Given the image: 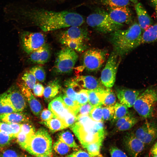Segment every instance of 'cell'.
Instances as JSON below:
<instances>
[{"instance_id":"6da1fadb","label":"cell","mask_w":157,"mask_h":157,"mask_svg":"<svg viewBox=\"0 0 157 157\" xmlns=\"http://www.w3.org/2000/svg\"><path fill=\"white\" fill-rule=\"evenodd\" d=\"M16 10L18 15L44 32L80 26L85 22L81 15L67 11L56 12L41 8L22 9L21 8Z\"/></svg>"},{"instance_id":"7a4b0ae2","label":"cell","mask_w":157,"mask_h":157,"mask_svg":"<svg viewBox=\"0 0 157 157\" xmlns=\"http://www.w3.org/2000/svg\"><path fill=\"white\" fill-rule=\"evenodd\" d=\"M142 30L138 23H133L126 30H117L110 33V41L114 50L120 57L140 45Z\"/></svg>"},{"instance_id":"3957f363","label":"cell","mask_w":157,"mask_h":157,"mask_svg":"<svg viewBox=\"0 0 157 157\" xmlns=\"http://www.w3.org/2000/svg\"><path fill=\"white\" fill-rule=\"evenodd\" d=\"M24 150L36 156H52V141L47 130L39 129L30 137Z\"/></svg>"},{"instance_id":"277c9868","label":"cell","mask_w":157,"mask_h":157,"mask_svg":"<svg viewBox=\"0 0 157 157\" xmlns=\"http://www.w3.org/2000/svg\"><path fill=\"white\" fill-rule=\"evenodd\" d=\"M88 26L100 33H106L121 29L123 24L116 22L110 17L108 13L102 9H97L86 19Z\"/></svg>"},{"instance_id":"5b68a950","label":"cell","mask_w":157,"mask_h":157,"mask_svg":"<svg viewBox=\"0 0 157 157\" xmlns=\"http://www.w3.org/2000/svg\"><path fill=\"white\" fill-rule=\"evenodd\" d=\"M157 103V85L151 86L140 94L133 107L139 115L144 118L153 116Z\"/></svg>"},{"instance_id":"8992f818","label":"cell","mask_w":157,"mask_h":157,"mask_svg":"<svg viewBox=\"0 0 157 157\" xmlns=\"http://www.w3.org/2000/svg\"><path fill=\"white\" fill-rule=\"evenodd\" d=\"M78 58V55L75 50L67 47L63 48L57 54L54 71L58 74L70 73Z\"/></svg>"},{"instance_id":"52a82bcc","label":"cell","mask_w":157,"mask_h":157,"mask_svg":"<svg viewBox=\"0 0 157 157\" xmlns=\"http://www.w3.org/2000/svg\"><path fill=\"white\" fill-rule=\"evenodd\" d=\"M107 52L105 50L93 48L85 51L83 55V65L77 69L83 71L85 69L90 72L99 70L105 61Z\"/></svg>"},{"instance_id":"ba28073f","label":"cell","mask_w":157,"mask_h":157,"mask_svg":"<svg viewBox=\"0 0 157 157\" xmlns=\"http://www.w3.org/2000/svg\"><path fill=\"white\" fill-rule=\"evenodd\" d=\"M119 56L114 51L110 54L101 76V82L106 88H111L114 85L120 62Z\"/></svg>"},{"instance_id":"9c48e42d","label":"cell","mask_w":157,"mask_h":157,"mask_svg":"<svg viewBox=\"0 0 157 157\" xmlns=\"http://www.w3.org/2000/svg\"><path fill=\"white\" fill-rule=\"evenodd\" d=\"M20 38L23 49L28 54L46 44L44 35L40 32L23 31Z\"/></svg>"},{"instance_id":"30bf717a","label":"cell","mask_w":157,"mask_h":157,"mask_svg":"<svg viewBox=\"0 0 157 157\" xmlns=\"http://www.w3.org/2000/svg\"><path fill=\"white\" fill-rule=\"evenodd\" d=\"M0 98L16 112L21 113L26 106V100L20 90L14 88L0 95Z\"/></svg>"},{"instance_id":"8fae6325","label":"cell","mask_w":157,"mask_h":157,"mask_svg":"<svg viewBox=\"0 0 157 157\" xmlns=\"http://www.w3.org/2000/svg\"><path fill=\"white\" fill-rule=\"evenodd\" d=\"M134 134L145 145L151 144L157 138V122L154 121L146 122Z\"/></svg>"},{"instance_id":"7c38bea8","label":"cell","mask_w":157,"mask_h":157,"mask_svg":"<svg viewBox=\"0 0 157 157\" xmlns=\"http://www.w3.org/2000/svg\"><path fill=\"white\" fill-rule=\"evenodd\" d=\"M123 144L129 154L133 157H137L142 152L145 145L132 133H128L124 136Z\"/></svg>"},{"instance_id":"4fadbf2b","label":"cell","mask_w":157,"mask_h":157,"mask_svg":"<svg viewBox=\"0 0 157 157\" xmlns=\"http://www.w3.org/2000/svg\"><path fill=\"white\" fill-rule=\"evenodd\" d=\"M108 13L115 22L129 24L132 20V13L128 6L108 7Z\"/></svg>"},{"instance_id":"5bb4252c","label":"cell","mask_w":157,"mask_h":157,"mask_svg":"<svg viewBox=\"0 0 157 157\" xmlns=\"http://www.w3.org/2000/svg\"><path fill=\"white\" fill-rule=\"evenodd\" d=\"M142 91L123 88H117L116 96L120 103L128 108L132 107Z\"/></svg>"},{"instance_id":"9a60e30c","label":"cell","mask_w":157,"mask_h":157,"mask_svg":"<svg viewBox=\"0 0 157 157\" xmlns=\"http://www.w3.org/2000/svg\"><path fill=\"white\" fill-rule=\"evenodd\" d=\"M20 90L28 101L33 113L37 117L39 116L42 109V106L40 102L35 98L31 89L24 84L18 83Z\"/></svg>"},{"instance_id":"2e32d148","label":"cell","mask_w":157,"mask_h":157,"mask_svg":"<svg viewBox=\"0 0 157 157\" xmlns=\"http://www.w3.org/2000/svg\"><path fill=\"white\" fill-rule=\"evenodd\" d=\"M48 109L63 122L68 115L73 112L66 106L61 96L55 98L50 102Z\"/></svg>"},{"instance_id":"e0dca14e","label":"cell","mask_w":157,"mask_h":157,"mask_svg":"<svg viewBox=\"0 0 157 157\" xmlns=\"http://www.w3.org/2000/svg\"><path fill=\"white\" fill-rule=\"evenodd\" d=\"M86 30L79 26H71L68 29L59 33L60 39H68L72 40L84 41L87 37Z\"/></svg>"},{"instance_id":"ac0fdd59","label":"cell","mask_w":157,"mask_h":157,"mask_svg":"<svg viewBox=\"0 0 157 157\" xmlns=\"http://www.w3.org/2000/svg\"><path fill=\"white\" fill-rule=\"evenodd\" d=\"M74 79L81 88L87 90H94L106 88L96 78L92 76H77Z\"/></svg>"},{"instance_id":"d6986e66","label":"cell","mask_w":157,"mask_h":157,"mask_svg":"<svg viewBox=\"0 0 157 157\" xmlns=\"http://www.w3.org/2000/svg\"><path fill=\"white\" fill-rule=\"evenodd\" d=\"M30 54L29 59L30 61L39 64H44L47 63L51 55L49 46L47 44Z\"/></svg>"},{"instance_id":"ffe728a7","label":"cell","mask_w":157,"mask_h":157,"mask_svg":"<svg viewBox=\"0 0 157 157\" xmlns=\"http://www.w3.org/2000/svg\"><path fill=\"white\" fill-rule=\"evenodd\" d=\"M135 4L138 23L143 32L151 26L153 23L152 20L141 3L138 2Z\"/></svg>"},{"instance_id":"44dd1931","label":"cell","mask_w":157,"mask_h":157,"mask_svg":"<svg viewBox=\"0 0 157 157\" xmlns=\"http://www.w3.org/2000/svg\"><path fill=\"white\" fill-rule=\"evenodd\" d=\"M28 118L25 115L18 112H11L0 115V122L7 123L28 122Z\"/></svg>"},{"instance_id":"7402d4cb","label":"cell","mask_w":157,"mask_h":157,"mask_svg":"<svg viewBox=\"0 0 157 157\" xmlns=\"http://www.w3.org/2000/svg\"><path fill=\"white\" fill-rule=\"evenodd\" d=\"M61 88L60 83L58 79L49 82L44 89L43 95L47 102L51 101L59 92Z\"/></svg>"},{"instance_id":"603a6c76","label":"cell","mask_w":157,"mask_h":157,"mask_svg":"<svg viewBox=\"0 0 157 157\" xmlns=\"http://www.w3.org/2000/svg\"><path fill=\"white\" fill-rule=\"evenodd\" d=\"M106 88L94 90H87L88 102L93 106H102L106 94Z\"/></svg>"},{"instance_id":"cb8c5ba5","label":"cell","mask_w":157,"mask_h":157,"mask_svg":"<svg viewBox=\"0 0 157 157\" xmlns=\"http://www.w3.org/2000/svg\"><path fill=\"white\" fill-rule=\"evenodd\" d=\"M65 85L66 87L65 94L72 101L76 102L77 93L81 89V87L74 78L67 81Z\"/></svg>"},{"instance_id":"d4e9b609","label":"cell","mask_w":157,"mask_h":157,"mask_svg":"<svg viewBox=\"0 0 157 157\" xmlns=\"http://www.w3.org/2000/svg\"><path fill=\"white\" fill-rule=\"evenodd\" d=\"M157 41V24L151 26L142 33L140 44Z\"/></svg>"},{"instance_id":"484cf974","label":"cell","mask_w":157,"mask_h":157,"mask_svg":"<svg viewBox=\"0 0 157 157\" xmlns=\"http://www.w3.org/2000/svg\"><path fill=\"white\" fill-rule=\"evenodd\" d=\"M52 132H54L67 128L64 123L59 118L55 117L46 121H42Z\"/></svg>"},{"instance_id":"4316f807","label":"cell","mask_w":157,"mask_h":157,"mask_svg":"<svg viewBox=\"0 0 157 157\" xmlns=\"http://www.w3.org/2000/svg\"><path fill=\"white\" fill-rule=\"evenodd\" d=\"M58 135V139L70 147L77 148L78 147L74 139L73 135L69 130L62 131Z\"/></svg>"},{"instance_id":"83f0119b","label":"cell","mask_w":157,"mask_h":157,"mask_svg":"<svg viewBox=\"0 0 157 157\" xmlns=\"http://www.w3.org/2000/svg\"><path fill=\"white\" fill-rule=\"evenodd\" d=\"M62 44L65 45L75 51L78 52H82L86 48V45L84 41L72 40L67 39L59 40Z\"/></svg>"},{"instance_id":"f1b7e54d","label":"cell","mask_w":157,"mask_h":157,"mask_svg":"<svg viewBox=\"0 0 157 157\" xmlns=\"http://www.w3.org/2000/svg\"><path fill=\"white\" fill-rule=\"evenodd\" d=\"M114 107V115L112 120L113 122H115L118 119L129 114L128 107L120 103L116 102Z\"/></svg>"},{"instance_id":"f546056e","label":"cell","mask_w":157,"mask_h":157,"mask_svg":"<svg viewBox=\"0 0 157 157\" xmlns=\"http://www.w3.org/2000/svg\"><path fill=\"white\" fill-rule=\"evenodd\" d=\"M24 84L30 89H33L36 83L37 80L34 75L29 70L25 72L22 76Z\"/></svg>"},{"instance_id":"4dcf8cb0","label":"cell","mask_w":157,"mask_h":157,"mask_svg":"<svg viewBox=\"0 0 157 157\" xmlns=\"http://www.w3.org/2000/svg\"><path fill=\"white\" fill-rule=\"evenodd\" d=\"M29 70L34 75L38 81L42 82L45 81L46 73L44 68L42 66H35L31 67Z\"/></svg>"},{"instance_id":"1f68e13d","label":"cell","mask_w":157,"mask_h":157,"mask_svg":"<svg viewBox=\"0 0 157 157\" xmlns=\"http://www.w3.org/2000/svg\"><path fill=\"white\" fill-rule=\"evenodd\" d=\"M53 147L55 151L61 155H67L71 151L70 147L59 139L54 143Z\"/></svg>"},{"instance_id":"d6a6232c","label":"cell","mask_w":157,"mask_h":157,"mask_svg":"<svg viewBox=\"0 0 157 157\" xmlns=\"http://www.w3.org/2000/svg\"><path fill=\"white\" fill-rule=\"evenodd\" d=\"M102 142H97L87 144L85 148L91 157L100 156V151Z\"/></svg>"},{"instance_id":"836d02e7","label":"cell","mask_w":157,"mask_h":157,"mask_svg":"<svg viewBox=\"0 0 157 157\" xmlns=\"http://www.w3.org/2000/svg\"><path fill=\"white\" fill-rule=\"evenodd\" d=\"M99 1L108 7L128 6L130 4L129 0H99Z\"/></svg>"},{"instance_id":"e575fe53","label":"cell","mask_w":157,"mask_h":157,"mask_svg":"<svg viewBox=\"0 0 157 157\" xmlns=\"http://www.w3.org/2000/svg\"><path fill=\"white\" fill-rule=\"evenodd\" d=\"M116 97L111 88H106V93L103 105L105 106L114 105L116 103Z\"/></svg>"},{"instance_id":"d590c367","label":"cell","mask_w":157,"mask_h":157,"mask_svg":"<svg viewBox=\"0 0 157 157\" xmlns=\"http://www.w3.org/2000/svg\"><path fill=\"white\" fill-rule=\"evenodd\" d=\"M102 108V106L94 107L90 111L89 116L94 121L103 122Z\"/></svg>"},{"instance_id":"8d00e7d4","label":"cell","mask_w":157,"mask_h":157,"mask_svg":"<svg viewBox=\"0 0 157 157\" xmlns=\"http://www.w3.org/2000/svg\"><path fill=\"white\" fill-rule=\"evenodd\" d=\"M61 96L66 106L72 111L76 116L80 106L76 102L72 101L65 94Z\"/></svg>"},{"instance_id":"74e56055","label":"cell","mask_w":157,"mask_h":157,"mask_svg":"<svg viewBox=\"0 0 157 157\" xmlns=\"http://www.w3.org/2000/svg\"><path fill=\"white\" fill-rule=\"evenodd\" d=\"M114 105L102 107V113L103 121H112L114 115Z\"/></svg>"},{"instance_id":"f35d334b","label":"cell","mask_w":157,"mask_h":157,"mask_svg":"<svg viewBox=\"0 0 157 157\" xmlns=\"http://www.w3.org/2000/svg\"><path fill=\"white\" fill-rule=\"evenodd\" d=\"M88 101L87 90L81 89L77 93L76 103L80 106L85 104Z\"/></svg>"},{"instance_id":"ab89813d","label":"cell","mask_w":157,"mask_h":157,"mask_svg":"<svg viewBox=\"0 0 157 157\" xmlns=\"http://www.w3.org/2000/svg\"><path fill=\"white\" fill-rule=\"evenodd\" d=\"M138 121V119L137 117L133 116L117 130L118 131L129 130L136 124Z\"/></svg>"},{"instance_id":"60d3db41","label":"cell","mask_w":157,"mask_h":157,"mask_svg":"<svg viewBox=\"0 0 157 157\" xmlns=\"http://www.w3.org/2000/svg\"><path fill=\"white\" fill-rule=\"evenodd\" d=\"M31 137L20 131L16 138L17 142L22 148L24 149Z\"/></svg>"},{"instance_id":"b9f144b4","label":"cell","mask_w":157,"mask_h":157,"mask_svg":"<svg viewBox=\"0 0 157 157\" xmlns=\"http://www.w3.org/2000/svg\"><path fill=\"white\" fill-rule=\"evenodd\" d=\"M14 138H15L12 136L0 131V147L8 145Z\"/></svg>"},{"instance_id":"7bdbcfd3","label":"cell","mask_w":157,"mask_h":157,"mask_svg":"<svg viewBox=\"0 0 157 157\" xmlns=\"http://www.w3.org/2000/svg\"><path fill=\"white\" fill-rule=\"evenodd\" d=\"M20 131L30 137L35 132L34 127L27 122L21 124Z\"/></svg>"},{"instance_id":"ee69618b","label":"cell","mask_w":157,"mask_h":157,"mask_svg":"<svg viewBox=\"0 0 157 157\" xmlns=\"http://www.w3.org/2000/svg\"><path fill=\"white\" fill-rule=\"evenodd\" d=\"M93 107L88 102L81 106L76 115V117L85 115H89Z\"/></svg>"},{"instance_id":"f6af8a7d","label":"cell","mask_w":157,"mask_h":157,"mask_svg":"<svg viewBox=\"0 0 157 157\" xmlns=\"http://www.w3.org/2000/svg\"><path fill=\"white\" fill-rule=\"evenodd\" d=\"M40 117L42 121H46L56 116L50 110L45 109L41 112Z\"/></svg>"},{"instance_id":"bcb514c9","label":"cell","mask_w":157,"mask_h":157,"mask_svg":"<svg viewBox=\"0 0 157 157\" xmlns=\"http://www.w3.org/2000/svg\"><path fill=\"white\" fill-rule=\"evenodd\" d=\"M109 152L111 157H127L124 152L115 146L110 148Z\"/></svg>"},{"instance_id":"7dc6e473","label":"cell","mask_w":157,"mask_h":157,"mask_svg":"<svg viewBox=\"0 0 157 157\" xmlns=\"http://www.w3.org/2000/svg\"><path fill=\"white\" fill-rule=\"evenodd\" d=\"M11 112H16L11 106L5 103L0 98V115Z\"/></svg>"},{"instance_id":"c3c4849f","label":"cell","mask_w":157,"mask_h":157,"mask_svg":"<svg viewBox=\"0 0 157 157\" xmlns=\"http://www.w3.org/2000/svg\"><path fill=\"white\" fill-rule=\"evenodd\" d=\"M44 89L43 85L41 83H36L33 89L34 95L38 97L42 96L43 95Z\"/></svg>"},{"instance_id":"681fc988","label":"cell","mask_w":157,"mask_h":157,"mask_svg":"<svg viewBox=\"0 0 157 157\" xmlns=\"http://www.w3.org/2000/svg\"><path fill=\"white\" fill-rule=\"evenodd\" d=\"M0 131L9 134L15 138L12 129L9 124L0 122Z\"/></svg>"},{"instance_id":"f907efd6","label":"cell","mask_w":157,"mask_h":157,"mask_svg":"<svg viewBox=\"0 0 157 157\" xmlns=\"http://www.w3.org/2000/svg\"><path fill=\"white\" fill-rule=\"evenodd\" d=\"M20 155L16 151L10 149L5 150L0 154L1 157H19Z\"/></svg>"},{"instance_id":"816d5d0a","label":"cell","mask_w":157,"mask_h":157,"mask_svg":"<svg viewBox=\"0 0 157 157\" xmlns=\"http://www.w3.org/2000/svg\"><path fill=\"white\" fill-rule=\"evenodd\" d=\"M132 116L133 115L131 114H128L125 116L118 119L115 122V127L116 129L122 125Z\"/></svg>"},{"instance_id":"f5cc1de1","label":"cell","mask_w":157,"mask_h":157,"mask_svg":"<svg viewBox=\"0 0 157 157\" xmlns=\"http://www.w3.org/2000/svg\"><path fill=\"white\" fill-rule=\"evenodd\" d=\"M68 157H91L88 153L82 150H79L74 151L69 155L66 156Z\"/></svg>"},{"instance_id":"db71d44e","label":"cell","mask_w":157,"mask_h":157,"mask_svg":"<svg viewBox=\"0 0 157 157\" xmlns=\"http://www.w3.org/2000/svg\"><path fill=\"white\" fill-rule=\"evenodd\" d=\"M11 127L13 132V135L15 138L21 130V124L19 123H8Z\"/></svg>"},{"instance_id":"11a10c76","label":"cell","mask_w":157,"mask_h":157,"mask_svg":"<svg viewBox=\"0 0 157 157\" xmlns=\"http://www.w3.org/2000/svg\"><path fill=\"white\" fill-rule=\"evenodd\" d=\"M151 154L153 157H157V142L154 144L150 150Z\"/></svg>"},{"instance_id":"9f6ffc18","label":"cell","mask_w":157,"mask_h":157,"mask_svg":"<svg viewBox=\"0 0 157 157\" xmlns=\"http://www.w3.org/2000/svg\"><path fill=\"white\" fill-rule=\"evenodd\" d=\"M154 9L157 18V0H148Z\"/></svg>"},{"instance_id":"6f0895ef","label":"cell","mask_w":157,"mask_h":157,"mask_svg":"<svg viewBox=\"0 0 157 157\" xmlns=\"http://www.w3.org/2000/svg\"><path fill=\"white\" fill-rule=\"evenodd\" d=\"M131 2L134 4H135L138 2V0H129Z\"/></svg>"}]
</instances>
